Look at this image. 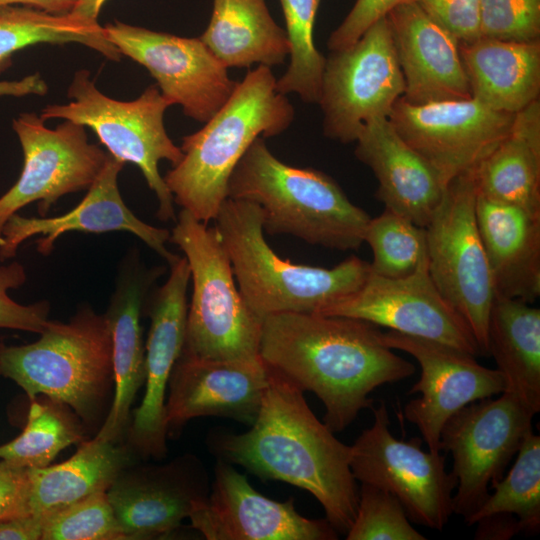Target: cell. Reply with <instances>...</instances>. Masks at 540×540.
Here are the masks:
<instances>
[{
	"label": "cell",
	"mask_w": 540,
	"mask_h": 540,
	"mask_svg": "<svg viewBox=\"0 0 540 540\" xmlns=\"http://www.w3.org/2000/svg\"><path fill=\"white\" fill-rule=\"evenodd\" d=\"M259 356L325 407L324 424L346 429L379 386L412 376L413 363L382 341L378 326L364 320L320 313L287 312L263 319Z\"/></svg>",
	"instance_id": "cell-1"
},
{
	"label": "cell",
	"mask_w": 540,
	"mask_h": 540,
	"mask_svg": "<svg viewBox=\"0 0 540 540\" xmlns=\"http://www.w3.org/2000/svg\"><path fill=\"white\" fill-rule=\"evenodd\" d=\"M267 368L268 385L250 429L239 434L215 431L210 448L219 460L264 480L308 491L333 528L346 535L355 519L359 492L350 468V446L317 419L297 385Z\"/></svg>",
	"instance_id": "cell-2"
},
{
	"label": "cell",
	"mask_w": 540,
	"mask_h": 540,
	"mask_svg": "<svg viewBox=\"0 0 540 540\" xmlns=\"http://www.w3.org/2000/svg\"><path fill=\"white\" fill-rule=\"evenodd\" d=\"M276 80L270 67L249 70L205 125L183 137V156L163 178L174 202L198 220L214 221L228 198L229 178L252 143L292 124L294 107Z\"/></svg>",
	"instance_id": "cell-3"
},
{
	"label": "cell",
	"mask_w": 540,
	"mask_h": 540,
	"mask_svg": "<svg viewBox=\"0 0 540 540\" xmlns=\"http://www.w3.org/2000/svg\"><path fill=\"white\" fill-rule=\"evenodd\" d=\"M228 198L256 204L264 232L288 234L309 244L356 250L364 243L370 215L352 203L329 175L291 166L257 138L233 170Z\"/></svg>",
	"instance_id": "cell-4"
},
{
	"label": "cell",
	"mask_w": 540,
	"mask_h": 540,
	"mask_svg": "<svg viewBox=\"0 0 540 540\" xmlns=\"http://www.w3.org/2000/svg\"><path fill=\"white\" fill-rule=\"evenodd\" d=\"M214 222L241 295L262 320L287 312L322 313L359 289L370 274L369 262L357 256L332 268L282 259L267 243L254 203L227 198Z\"/></svg>",
	"instance_id": "cell-5"
},
{
	"label": "cell",
	"mask_w": 540,
	"mask_h": 540,
	"mask_svg": "<svg viewBox=\"0 0 540 540\" xmlns=\"http://www.w3.org/2000/svg\"><path fill=\"white\" fill-rule=\"evenodd\" d=\"M30 344L4 347L0 374L34 400L46 395L86 423L103 410L113 382L112 335L105 314L84 307L68 322L49 321Z\"/></svg>",
	"instance_id": "cell-6"
},
{
	"label": "cell",
	"mask_w": 540,
	"mask_h": 540,
	"mask_svg": "<svg viewBox=\"0 0 540 540\" xmlns=\"http://www.w3.org/2000/svg\"><path fill=\"white\" fill-rule=\"evenodd\" d=\"M169 241L184 253L192 281L182 354L217 360L259 357L263 320L241 295L216 227L182 209Z\"/></svg>",
	"instance_id": "cell-7"
},
{
	"label": "cell",
	"mask_w": 540,
	"mask_h": 540,
	"mask_svg": "<svg viewBox=\"0 0 540 540\" xmlns=\"http://www.w3.org/2000/svg\"><path fill=\"white\" fill-rule=\"evenodd\" d=\"M67 95L70 102L47 105L40 117L44 121L60 118L92 129L111 156L141 170L158 200L157 217L175 221L173 196L158 165L167 160L174 166L183 153L165 129L164 114L171 104L158 86L147 87L134 100L120 101L99 91L89 71L81 69L75 73Z\"/></svg>",
	"instance_id": "cell-8"
},
{
	"label": "cell",
	"mask_w": 540,
	"mask_h": 540,
	"mask_svg": "<svg viewBox=\"0 0 540 540\" xmlns=\"http://www.w3.org/2000/svg\"><path fill=\"white\" fill-rule=\"evenodd\" d=\"M474 171L452 179L425 227L429 275L471 330L481 355L487 352L490 309L495 297L479 235Z\"/></svg>",
	"instance_id": "cell-9"
},
{
	"label": "cell",
	"mask_w": 540,
	"mask_h": 540,
	"mask_svg": "<svg viewBox=\"0 0 540 540\" xmlns=\"http://www.w3.org/2000/svg\"><path fill=\"white\" fill-rule=\"evenodd\" d=\"M373 424L350 446L356 481L393 494L410 522L441 531L453 514L457 479L445 468V456L424 451L423 440L398 439L389 430L385 403L372 408Z\"/></svg>",
	"instance_id": "cell-10"
},
{
	"label": "cell",
	"mask_w": 540,
	"mask_h": 540,
	"mask_svg": "<svg viewBox=\"0 0 540 540\" xmlns=\"http://www.w3.org/2000/svg\"><path fill=\"white\" fill-rule=\"evenodd\" d=\"M405 83L387 18L370 26L352 45L325 58L320 98L323 132L355 142L371 120L388 117Z\"/></svg>",
	"instance_id": "cell-11"
},
{
	"label": "cell",
	"mask_w": 540,
	"mask_h": 540,
	"mask_svg": "<svg viewBox=\"0 0 540 540\" xmlns=\"http://www.w3.org/2000/svg\"><path fill=\"white\" fill-rule=\"evenodd\" d=\"M534 415L517 397L502 392L464 406L446 421L440 450L453 459V513L466 520L479 509L532 430Z\"/></svg>",
	"instance_id": "cell-12"
},
{
	"label": "cell",
	"mask_w": 540,
	"mask_h": 540,
	"mask_svg": "<svg viewBox=\"0 0 540 540\" xmlns=\"http://www.w3.org/2000/svg\"><path fill=\"white\" fill-rule=\"evenodd\" d=\"M12 127L24 164L16 183L0 197V238L7 220L26 205L38 201L44 216L60 197L89 189L109 156L89 143L85 126L72 121L50 129L40 115L22 113Z\"/></svg>",
	"instance_id": "cell-13"
},
{
	"label": "cell",
	"mask_w": 540,
	"mask_h": 540,
	"mask_svg": "<svg viewBox=\"0 0 540 540\" xmlns=\"http://www.w3.org/2000/svg\"><path fill=\"white\" fill-rule=\"evenodd\" d=\"M388 118L447 186L474 171L499 145L511 130L514 114L493 110L472 97L425 104L401 97Z\"/></svg>",
	"instance_id": "cell-14"
},
{
	"label": "cell",
	"mask_w": 540,
	"mask_h": 540,
	"mask_svg": "<svg viewBox=\"0 0 540 540\" xmlns=\"http://www.w3.org/2000/svg\"><path fill=\"white\" fill-rule=\"evenodd\" d=\"M107 39L145 67L171 105L205 123L227 101L237 82L200 38L157 32L120 21L104 27Z\"/></svg>",
	"instance_id": "cell-15"
},
{
	"label": "cell",
	"mask_w": 540,
	"mask_h": 540,
	"mask_svg": "<svg viewBox=\"0 0 540 540\" xmlns=\"http://www.w3.org/2000/svg\"><path fill=\"white\" fill-rule=\"evenodd\" d=\"M382 341L419 363L420 378L407 393L420 396L405 405L404 418L419 429L431 453L441 452V430L453 414L472 402L505 391L502 374L482 366L469 353L392 330L382 332Z\"/></svg>",
	"instance_id": "cell-16"
},
{
	"label": "cell",
	"mask_w": 540,
	"mask_h": 540,
	"mask_svg": "<svg viewBox=\"0 0 540 540\" xmlns=\"http://www.w3.org/2000/svg\"><path fill=\"white\" fill-rule=\"evenodd\" d=\"M367 321L378 327L442 343L473 356L480 348L465 321L434 285L428 261L405 278L371 273L352 294L322 313Z\"/></svg>",
	"instance_id": "cell-17"
},
{
	"label": "cell",
	"mask_w": 540,
	"mask_h": 540,
	"mask_svg": "<svg viewBox=\"0 0 540 540\" xmlns=\"http://www.w3.org/2000/svg\"><path fill=\"white\" fill-rule=\"evenodd\" d=\"M208 540H334L327 519L298 513L293 499L276 501L257 492L231 463L218 460L208 495L196 501L188 517Z\"/></svg>",
	"instance_id": "cell-18"
},
{
	"label": "cell",
	"mask_w": 540,
	"mask_h": 540,
	"mask_svg": "<svg viewBox=\"0 0 540 540\" xmlns=\"http://www.w3.org/2000/svg\"><path fill=\"white\" fill-rule=\"evenodd\" d=\"M170 266V275L157 291L150 310L151 324L145 349V393L129 431L132 446L143 456L154 458L166 454V389L186 336L190 270L184 256Z\"/></svg>",
	"instance_id": "cell-19"
},
{
	"label": "cell",
	"mask_w": 540,
	"mask_h": 540,
	"mask_svg": "<svg viewBox=\"0 0 540 540\" xmlns=\"http://www.w3.org/2000/svg\"><path fill=\"white\" fill-rule=\"evenodd\" d=\"M168 385V429L203 416L231 418L251 425L268 385V368L260 356L217 360L181 354Z\"/></svg>",
	"instance_id": "cell-20"
},
{
	"label": "cell",
	"mask_w": 540,
	"mask_h": 540,
	"mask_svg": "<svg viewBox=\"0 0 540 540\" xmlns=\"http://www.w3.org/2000/svg\"><path fill=\"white\" fill-rule=\"evenodd\" d=\"M124 165L109 154L103 170L82 201L61 216L27 218L13 214L2 229L0 260L14 257L25 240L37 235L40 236L36 240L37 251L48 255L55 241L67 232L125 231L140 238L170 265L174 263L179 256L172 254L166 247L170 231L145 223L123 201L118 188V175Z\"/></svg>",
	"instance_id": "cell-21"
},
{
	"label": "cell",
	"mask_w": 540,
	"mask_h": 540,
	"mask_svg": "<svg viewBox=\"0 0 540 540\" xmlns=\"http://www.w3.org/2000/svg\"><path fill=\"white\" fill-rule=\"evenodd\" d=\"M403 74V99L425 104L471 98L457 38L414 0L386 16Z\"/></svg>",
	"instance_id": "cell-22"
},
{
	"label": "cell",
	"mask_w": 540,
	"mask_h": 540,
	"mask_svg": "<svg viewBox=\"0 0 540 540\" xmlns=\"http://www.w3.org/2000/svg\"><path fill=\"white\" fill-rule=\"evenodd\" d=\"M355 142L356 158L378 181L377 199L425 228L446 188L436 171L400 137L388 117L369 121Z\"/></svg>",
	"instance_id": "cell-23"
},
{
	"label": "cell",
	"mask_w": 540,
	"mask_h": 540,
	"mask_svg": "<svg viewBox=\"0 0 540 540\" xmlns=\"http://www.w3.org/2000/svg\"><path fill=\"white\" fill-rule=\"evenodd\" d=\"M475 214L495 295L535 302L540 296V218L478 193Z\"/></svg>",
	"instance_id": "cell-24"
},
{
	"label": "cell",
	"mask_w": 540,
	"mask_h": 540,
	"mask_svg": "<svg viewBox=\"0 0 540 540\" xmlns=\"http://www.w3.org/2000/svg\"><path fill=\"white\" fill-rule=\"evenodd\" d=\"M471 97L515 114L539 99L540 40L516 42L480 36L459 44Z\"/></svg>",
	"instance_id": "cell-25"
},
{
	"label": "cell",
	"mask_w": 540,
	"mask_h": 540,
	"mask_svg": "<svg viewBox=\"0 0 540 540\" xmlns=\"http://www.w3.org/2000/svg\"><path fill=\"white\" fill-rule=\"evenodd\" d=\"M174 467L119 477L107 490L116 521L125 539L167 534L189 517L194 503L208 495L204 480H190Z\"/></svg>",
	"instance_id": "cell-26"
},
{
	"label": "cell",
	"mask_w": 540,
	"mask_h": 540,
	"mask_svg": "<svg viewBox=\"0 0 540 540\" xmlns=\"http://www.w3.org/2000/svg\"><path fill=\"white\" fill-rule=\"evenodd\" d=\"M148 277L135 269L123 271L105 313L112 335L114 395L96 437L116 442L126 428L130 408L145 383V350L140 313Z\"/></svg>",
	"instance_id": "cell-27"
},
{
	"label": "cell",
	"mask_w": 540,
	"mask_h": 540,
	"mask_svg": "<svg viewBox=\"0 0 540 540\" xmlns=\"http://www.w3.org/2000/svg\"><path fill=\"white\" fill-rule=\"evenodd\" d=\"M477 193L540 218V102L514 114L509 134L474 170Z\"/></svg>",
	"instance_id": "cell-28"
},
{
	"label": "cell",
	"mask_w": 540,
	"mask_h": 540,
	"mask_svg": "<svg viewBox=\"0 0 540 540\" xmlns=\"http://www.w3.org/2000/svg\"><path fill=\"white\" fill-rule=\"evenodd\" d=\"M199 38L227 69L271 68L290 54L286 31L265 0H213L209 24Z\"/></svg>",
	"instance_id": "cell-29"
},
{
	"label": "cell",
	"mask_w": 540,
	"mask_h": 540,
	"mask_svg": "<svg viewBox=\"0 0 540 540\" xmlns=\"http://www.w3.org/2000/svg\"><path fill=\"white\" fill-rule=\"evenodd\" d=\"M487 352L505 381V391L540 411V310L519 299L495 295L489 314Z\"/></svg>",
	"instance_id": "cell-30"
},
{
	"label": "cell",
	"mask_w": 540,
	"mask_h": 540,
	"mask_svg": "<svg viewBox=\"0 0 540 540\" xmlns=\"http://www.w3.org/2000/svg\"><path fill=\"white\" fill-rule=\"evenodd\" d=\"M127 463L124 448L95 436L60 464L29 468L32 515L44 522L94 493L107 491Z\"/></svg>",
	"instance_id": "cell-31"
},
{
	"label": "cell",
	"mask_w": 540,
	"mask_h": 540,
	"mask_svg": "<svg viewBox=\"0 0 540 540\" xmlns=\"http://www.w3.org/2000/svg\"><path fill=\"white\" fill-rule=\"evenodd\" d=\"M70 42L85 45L112 61L121 58L98 22L22 5L0 6V74L11 66L12 56L25 47Z\"/></svg>",
	"instance_id": "cell-32"
},
{
	"label": "cell",
	"mask_w": 540,
	"mask_h": 540,
	"mask_svg": "<svg viewBox=\"0 0 540 540\" xmlns=\"http://www.w3.org/2000/svg\"><path fill=\"white\" fill-rule=\"evenodd\" d=\"M491 488L479 509L465 522L476 524L480 519L498 513L511 514L519 522L521 532L537 533L540 528V437L531 430L524 438L515 462Z\"/></svg>",
	"instance_id": "cell-33"
},
{
	"label": "cell",
	"mask_w": 540,
	"mask_h": 540,
	"mask_svg": "<svg viewBox=\"0 0 540 540\" xmlns=\"http://www.w3.org/2000/svg\"><path fill=\"white\" fill-rule=\"evenodd\" d=\"M290 43V63L276 80L282 94L295 93L305 103L320 98L325 57L314 43V24L321 0H279Z\"/></svg>",
	"instance_id": "cell-34"
},
{
	"label": "cell",
	"mask_w": 540,
	"mask_h": 540,
	"mask_svg": "<svg viewBox=\"0 0 540 540\" xmlns=\"http://www.w3.org/2000/svg\"><path fill=\"white\" fill-rule=\"evenodd\" d=\"M52 402L32 400L24 430L0 446V460L42 468L50 465L60 451L82 439L80 427L59 407L60 403Z\"/></svg>",
	"instance_id": "cell-35"
},
{
	"label": "cell",
	"mask_w": 540,
	"mask_h": 540,
	"mask_svg": "<svg viewBox=\"0 0 540 540\" xmlns=\"http://www.w3.org/2000/svg\"><path fill=\"white\" fill-rule=\"evenodd\" d=\"M364 242L373 253L370 271L381 277L405 278L428 261L426 229L386 208L370 219Z\"/></svg>",
	"instance_id": "cell-36"
},
{
	"label": "cell",
	"mask_w": 540,
	"mask_h": 540,
	"mask_svg": "<svg viewBox=\"0 0 540 540\" xmlns=\"http://www.w3.org/2000/svg\"><path fill=\"white\" fill-rule=\"evenodd\" d=\"M347 540H425L407 517L400 501L390 492L361 483L355 519Z\"/></svg>",
	"instance_id": "cell-37"
},
{
	"label": "cell",
	"mask_w": 540,
	"mask_h": 540,
	"mask_svg": "<svg viewBox=\"0 0 540 540\" xmlns=\"http://www.w3.org/2000/svg\"><path fill=\"white\" fill-rule=\"evenodd\" d=\"M42 540L125 539L113 513L107 491L94 493L48 517Z\"/></svg>",
	"instance_id": "cell-38"
},
{
	"label": "cell",
	"mask_w": 540,
	"mask_h": 540,
	"mask_svg": "<svg viewBox=\"0 0 540 540\" xmlns=\"http://www.w3.org/2000/svg\"><path fill=\"white\" fill-rule=\"evenodd\" d=\"M480 35L516 42L540 40V0H480Z\"/></svg>",
	"instance_id": "cell-39"
},
{
	"label": "cell",
	"mask_w": 540,
	"mask_h": 540,
	"mask_svg": "<svg viewBox=\"0 0 540 540\" xmlns=\"http://www.w3.org/2000/svg\"><path fill=\"white\" fill-rule=\"evenodd\" d=\"M27 279L22 264L17 261L0 266V328L41 333L48 322L50 305L40 301L22 305L8 296L10 289L21 287Z\"/></svg>",
	"instance_id": "cell-40"
},
{
	"label": "cell",
	"mask_w": 540,
	"mask_h": 540,
	"mask_svg": "<svg viewBox=\"0 0 540 540\" xmlns=\"http://www.w3.org/2000/svg\"><path fill=\"white\" fill-rule=\"evenodd\" d=\"M460 43L480 37V0H414Z\"/></svg>",
	"instance_id": "cell-41"
},
{
	"label": "cell",
	"mask_w": 540,
	"mask_h": 540,
	"mask_svg": "<svg viewBox=\"0 0 540 540\" xmlns=\"http://www.w3.org/2000/svg\"><path fill=\"white\" fill-rule=\"evenodd\" d=\"M407 1L412 0H356L341 24L331 33L328 49L336 51L349 47L375 22Z\"/></svg>",
	"instance_id": "cell-42"
},
{
	"label": "cell",
	"mask_w": 540,
	"mask_h": 540,
	"mask_svg": "<svg viewBox=\"0 0 540 540\" xmlns=\"http://www.w3.org/2000/svg\"><path fill=\"white\" fill-rule=\"evenodd\" d=\"M32 515L29 468L0 460V521Z\"/></svg>",
	"instance_id": "cell-43"
},
{
	"label": "cell",
	"mask_w": 540,
	"mask_h": 540,
	"mask_svg": "<svg viewBox=\"0 0 540 540\" xmlns=\"http://www.w3.org/2000/svg\"><path fill=\"white\" fill-rule=\"evenodd\" d=\"M475 539L506 540L521 532L517 518L511 514L498 513L480 519Z\"/></svg>",
	"instance_id": "cell-44"
},
{
	"label": "cell",
	"mask_w": 540,
	"mask_h": 540,
	"mask_svg": "<svg viewBox=\"0 0 540 540\" xmlns=\"http://www.w3.org/2000/svg\"><path fill=\"white\" fill-rule=\"evenodd\" d=\"M42 532L43 521L34 515L0 521V540H38Z\"/></svg>",
	"instance_id": "cell-45"
},
{
	"label": "cell",
	"mask_w": 540,
	"mask_h": 540,
	"mask_svg": "<svg viewBox=\"0 0 540 540\" xmlns=\"http://www.w3.org/2000/svg\"><path fill=\"white\" fill-rule=\"evenodd\" d=\"M47 91L48 86L38 73L20 80L0 81V96L44 95Z\"/></svg>",
	"instance_id": "cell-46"
},
{
	"label": "cell",
	"mask_w": 540,
	"mask_h": 540,
	"mask_svg": "<svg viewBox=\"0 0 540 540\" xmlns=\"http://www.w3.org/2000/svg\"><path fill=\"white\" fill-rule=\"evenodd\" d=\"M79 0H0L3 5H22L40 9L53 14L70 13Z\"/></svg>",
	"instance_id": "cell-47"
},
{
	"label": "cell",
	"mask_w": 540,
	"mask_h": 540,
	"mask_svg": "<svg viewBox=\"0 0 540 540\" xmlns=\"http://www.w3.org/2000/svg\"><path fill=\"white\" fill-rule=\"evenodd\" d=\"M105 2L106 0H79L70 13L87 22H98L99 13Z\"/></svg>",
	"instance_id": "cell-48"
},
{
	"label": "cell",
	"mask_w": 540,
	"mask_h": 540,
	"mask_svg": "<svg viewBox=\"0 0 540 540\" xmlns=\"http://www.w3.org/2000/svg\"><path fill=\"white\" fill-rule=\"evenodd\" d=\"M4 347H5V345H3V344L0 342V354H1V351L3 350Z\"/></svg>",
	"instance_id": "cell-49"
}]
</instances>
